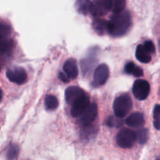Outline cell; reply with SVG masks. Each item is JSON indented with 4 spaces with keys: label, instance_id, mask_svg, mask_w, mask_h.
Listing matches in <instances>:
<instances>
[{
    "label": "cell",
    "instance_id": "83f0119b",
    "mask_svg": "<svg viewBox=\"0 0 160 160\" xmlns=\"http://www.w3.org/2000/svg\"><path fill=\"white\" fill-rule=\"evenodd\" d=\"M2 91H1V89H0V101H1V99H2Z\"/></svg>",
    "mask_w": 160,
    "mask_h": 160
},
{
    "label": "cell",
    "instance_id": "9a60e30c",
    "mask_svg": "<svg viewBox=\"0 0 160 160\" xmlns=\"http://www.w3.org/2000/svg\"><path fill=\"white\" fill-rule=\"evenodd\" d=\"M92 27L99 34H102L108 32V21L102 19H96L92 22Z\"/></svg>",
    "mask_w": 160,
    "mask_h": 160
},
{
    "label": "cell",
    "instance_id": "4316f807",
    "mask_svg": "<svg viewBox=\"0 0 160 160\" xmlns=\"http://www.w3.org/2000/svg\"><path fill=\"white\" fill-rule=\"evenodd\" d=\"M59 77L61 79V81H62L64 82H68L69 81V78L66 76V74L65 73L63 72H59Z\"/></svg>",
    "mask_w": 160,
    "mask_h": 160
},
{
    "label": "cell",
    "instance_id": "8fae6325",
    "mask_svg": "<svg viewBox=\"0 0 160 160\" xmlns=\"http://www.w3.org/2000/svg\"><path fill=\"white\" fill-rule=\"evenodd\" d=\"M63 70L69 79H75L78 74V68L76 60L73 58L67 59L64 63Z\"/></svg>",
    "mask_w": 160,
    "mask_h": 160
},
{
    "label": "cell",
    "instance_id": "e0dca14e",
    "mask_svg": "<svg viewBox=\"0 0 160 160\" xmlns=\"http://www.w3.org/2000/svg\"><path fill=\"white\" fill-rule=\"evenodd\" d=\"M19 152V148L15 144H10L6 151V157L8 160H14L18 156Z\"/></svg>",
    "mask_w": 160,
    "mask_h": 160
},
{
    "label": "cell",
    "instance_id": "277c9868",
    "mask_svg": "<svg viewBox=\"0 0 160 160\" xmlns=\"http://www.w3.org/2000/svg\"><path fill=\"white\" fill-rule=\"evenodd\" d=\"M111 6L112 0L93 1L90 3L89 12L94 16H102L111 9Z\"/></svg>",
    "mask_w": 160,
    "mask_h": 160
},
{
    "label": "cell",
    "instance_id": "f1b7e54d",
    "mask_svg": "<svg viewBox=\"0 0 160 160\" xmlns=\"http://www.w3.org/2000/svg\"><path fill=\"white\" fill-rule=\"evenodd\" d=\"M158 44H159V51H160V39H159V40Z\"/></svg>",
    "mask_w": 160,
    "mask_h": 160
},
{
    "label": "cell",
    "instance_id": "2e32d148",
    "mask_svg": "<svg viewBox=\"0 0 160 160\" xmlns=\"http://www.w3.org/2000/svg\"><path fill=\"white\" fill-rule=\"evenodd\" d=\"M44 106L47 110H54L58 106V101L56 96L48 95L44 99Z\"/></svg>",
    "mask_w": 160,
    "mask_h": 160
},
{
    "label": "cell",
    "instance_id": "ac0fdd59",
    "mask_svg": "<svg viewBox=\"0 0 160 160\" xmlns=\"http://www.w3.org/2000/svg\"><path fill=\"white\" fill-rule=\"evenodd\" d=\"M11 32V28L7 23L0 21V41L8 39Z\"/></svg>",
    "mask_w": 160,
    "mask_h": 160
},
{
    "label": "cell",
    "instance_id": "5bb4252c",
    "mask_svg": "<svg viewBox=\"0 0 160 160\" xmlns=\"http://www.w3.org/2000/svg\"><path fill=\"white\" fill-rule=\"evenodd\" d=\"M135 55L137 59L142 63H148L151 60L150 54L145 49L143 44H138L137 46Z\"/></svg>",
    "mask_w": 160,
    "mask_h": 160
},
{
    "label": "cell",
    "instance_id": "7c38bea8",
    "mask_svg": "<svg viewBox=\"0 0 160 160\" xmlns=\"http://www.w3.org/2000/svg\"><path fill=\"white\" fill-rule=\"evenodd\" d=\"M14 42L12 39L0 41V58H7L11 55L14 49Z\"/></svg>",
    "mask_w": 160,
    "mask_h": 160
},
{
    "label": "cell",
    "instance_id": "484cf974",
    "mask_svg": "<svg viewBox=\"0 0 160 160\" xmlns=\"http://www.w3.org/2000/svg\"><path fill=\"white\" fill-rule=\"evenodd\" d=\"M132 74L135 77H141L143 75V71L141 68L136 66L132 72Z\"/></svg>",
    "mask_w": 160,
    "mask_h": 160
},
{
    "label": "cell",
    "instance_id": "4dcf8cb0",
    "mask_svg": "<svg viewBox=\"0 0 160 160\" xmlns=\"http://www.w3.org/2000/svg\"><path fill=\"white\" fill-rule=\"evenodd\" d=\"M1 66H0V72H1Z\"/></svg>",
    "mask_w": 160,
    "mask_h": 160
},
{
    "label": "cell",
    "instance_id": "3957f363",
    "mask_svg": "<svg viewBox=\"0 0 160 160\" xmlns=\"http://www.w3.org/2000/svg\"><path fill=\"white\" fill-rule=\"evenodd\" d=\"M116 140L120 148H130L136 140V133L129 128H122L118 132Z\"/></svg>",
    "mask_w": 160,
    "mask_h": 160
},
{
    "label": "cell",
    "instance_id": "ba28073f",
    "mask_svg": "<svg viewBox=\"0 0 160 160\" xmlns=\"http://www.w3.org/2000/svg\"><path fill=\"white\" fill-rule=\"evenodd\" d=\"M98 114V107L96 103L92 102L89 105L87 109L81 116V122L84 126L90 125L96 118Z\"/></svg>",
    "mask_w": 160,
    "mask_h": 160
},
{
    "label": "cell",
    "instance_id": "6da1fadb",
    "mask_svg": "<svg viewBox=\"0 0 160 160\" xmlns=\"http://www.w3.org/2000/svg\"><path fill=\"white\" fill-rule=\"evenodd\" d=\"M131 24V18L128 11L113 14L108 21V32L115 37L122 36L127 32Z\"/></svg>",
    "mask_w": 160,
    "mask_h": 160
},
{
    "label": "cell",
    "instance_id": "4fadbf2b",
    "mask_svg": "<svg viewBox=\"0 0 160 160\" xmlns=\"http://www.w3.org/2000/svg\"><path fill=\"white\" fill-rule=\"evenodd\" d=\"M144 119L142 114L140 112H134L129 115L126 119V124L132 128H138L142 126Z\"/></svg>",
    "mask_w": 160,
    "mask_h": 160
},
{
    "label": "cell",
    "instance_id": "8992f818",
    "mask_svg": "<svg viewBox=\"0 0 160 160\" xmlns=\"http://www.w3.org/2000/svg\"><path fill=\"white\" fill-rule=\"evenodd\" d=\"M6 76L9 80L18 84H23L27 79V73L21 67H12L6 71Z\"/></svg>",
    "mask_w": 160,
    "mask_h": 160
},
{
    "label": "cell",
    "instance_id": "7402d4cb",
    "mask_svg": "<svg viewBox=\"0 0 160 160\" xmlns=\"http://www.w3.org/2000/svg\"><path fill=\"white\" fill-rule=\"evenodd\" d=\"M136 140L140 144L145 143L148 139V131L146 129H141L138 130L136 133Z\"/></svg>",
    "mask_w": 160,
    "mask_h": 160
},
{
    "label": "cell",
    "instance_id": "d6986e66",
    "mask_svg": "<svg viewBox=\"0 0 160 160\" xmlns=\"http://www.w3.org/2000/svg\"><path fill=\"white\" fill-rule=\"evenodd\" d=\"M126 6V1L124 0H112L111 10L114 14H118L122 12Z\"/></svg>",
    "mask_w": 160,
    "mask_h": 160
},
{
    "label": "cell",
    "instance_id": "ffe728a7",
    "mask_svg": "<svg viewBox=\"0 0 160 160\" xmlns=\"http://www.w3.org/2000/svg\"><path fill=\"white\" fill-rule=\"evenodd\" d=\"M90 1H78L76 2V7L77 11L82 14H86L89 11Z\"/></svg>",
    "mask_w": 160,
    "mask_h": 160
},
{
    "label": "cell",
    "instance_id": "9c48e42d",
    "mask_svg": "<svg viewBox=\"0 0 160 160\" xmlns=\"http://www.w3.org/2000/svg\"><path fill=\"white\" fill-rule=\"evenodd\" d=\"M109 71L108 66L105 64L99 65L94 73V81L97 85H103L108 79Z\"/></svg>",
    "mask_w": 160,
    "mask_h": 160
},
{
    "label": "cell",
    "instance_id": "30bf717a",
    "mask_svg": "<svg viewBox=\"0 0 160 160\" xmlns=\"http://www.w3.org/2000/svg\"><path fill=\"white\" fill-rule=\"evenodd\" d=\"M84 94V91L78 86H69L65 90L66 101L71 105Z\"/></svg>",
    "mask_w": 160,
    "mask_h": 160
},
{
    "label": "cell",
    "instance_id": "d4e9b609",
    "mask_svg": "<svg viewBox=\"0 0 160 160\" xmlns=\"http://www.w3.org/2000/svg\"><path fill=\"white\" fill-rule=\"evenodd\" d=\"M136 67V65L134 62H128L124 67V71L127 73V74H132L134 68Z\"/></svg>",
    "mask_w": 160,
    "mask_h": 160
},
{
    "label": "cell",
    "instance_id": "52a82bcc",
    "mask_svg": "<svg viewBox=\"0 0 160 160\" xmlns=\"http://www.w3.org/2000/svg\"><path fill=\"white\" fill-rule=\"evenodd\" d=\"M89 101V96L86 94L76 100L72 104L70 111L71 115L74 118L81 116V114L90 104Z\"/></svg>",
    "mask_w": 160,
    "mask_h": 160
},
{
    "label": "cell",
    "instance_id": "cb8c5ba5",
    "mask_svg": "<svg viewBox=\"0 0 160 160\" xmlns=\"http://www.w3.org/2000/svg\"><path fill=\"white\" fill-rule=\"evenodd\" d=\"M145 49L151 54L155 52V47L151 41H146L143 44Z\"/></svg>",
    "mask_w": 160,
    "mask_h": 160
},
{
    "label": "cell",
    "instance_id": "7a4b0ae2",
    "mask_svg": "<svg viewBox=\"0 0 160 160\" xmlns=\"http://www.w3.org/2000/svg\"><path fill=\"white\" fill-rule=\"evenodd\" d=\"M132 108V100L128 94H122L116 98L113 102L115 116L119 118L126 116Z\"/></svg>",
    "mask_w": 160,
    "mask_h": 160
},
{
    "label": "cell",
    "instance_id": "44dd1931",
    "mask_svg": "<svg viewBox=\"0 0 160 160\" xmlns=\"http://www.w3.org/2000/svg\"><path fill=\"white\" fill-rule=\"evenodd\" d=\"M154 126L158 129L160 130V104H156L153 110Z\"/></svg>",
    "mask_w": 160,
    "mask_h": 160
},
{
    "label": "cell",
    "instance_id": "5b68a950",
    "mask_svg": "<svg viewBox=\"0 0 160 160\" xmlns=\"http://www.w3.org/2000/svg\"><path fill=\"white\" fill-rule=\"evenodd\" d=\"M150 91V86L148 82L144 79H137L132 86L134 96L139 100L145 99Z\"/></svg>",
    "mask_w": 160,
    "mask_h": 160
},
{
    "label": "cell",
    "instance_id": "603a6c76",
    "mask_svg": "<svg viewBox=\"0 0 160 160\" xmlns=\"http://www.w3.org/2000/svg\"><path fill=\"white\" fill-rule=\"evenodd\" d=\"M107 125L109 127H116L119 128L122 124V121L120 118H117L116 116H109L107 119L106 122Z\"/></svg>",
    "mask_w": 160,
    "mask_h": 160
},
{
    "label": "cell",
    "instance_id": "f546056e",
    "mask_svg": "<svg viewBox=\"0 0 160 160\" xmlns=\"http://www.w3.org/2000/svg\"><path fill=\"white\" fill-rule=\"evenodd\" d=\"M156 160H160V156H159V157L156 159Z\"/></svg>",
    "mask_w": 160,
    "mask_h": 160
}]
</instances>
